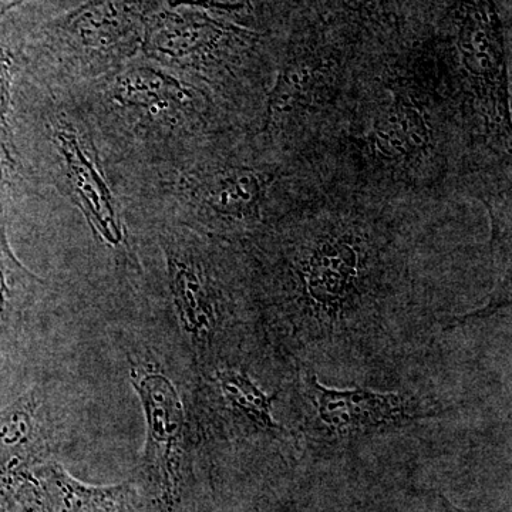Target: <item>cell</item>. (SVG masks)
<instances>
[{"label":"cell","mask_w":512,"mask_h":512,"mask_svg":"<svg viewBox=\"0 0 512 512\" xmlns=\"http://www.w3.org/2000/svg\"><path fill=\"white\" fill-rule=\"evenodd\" d=\"M478 207L386 197L323 174L239 244L259 345L285 366L396 382L463 313L471 284L494 285Z\"/></svg>","instance_id":"1"},{"label":"cell","mask_w":512,"mask_h":512,"mask_svg":"<svg viewBox=\"0 0 512 512\" xmlns=\"http://www.w3.org/2000/svg\"><path fill=\"white\" fill-rule=\"evenodd\" d=\"M319 167L386 197L470 200L466 136L430 37L412 29L363 43L348 106Z\"/></svg>","instance_id":"2"},{"label":"cell","mask_w":512,"mask_h":512,"mask_svg":"<svg viewBox=\"0 0 512 512\" xmlns=\"http://www.w3.org/2000/svg\"><path fill=\"white\" fill-rule=\"evenodd\" d=\"M323 177L319 165L289 160L256 140L232 134L184 164L175 185L183 225L242 244L288 210Z\"/></svg>","instance_id":"3"},{"label":"cell","mask_w":512,"mask_h":512,"mask_svg":"<svg viewBox=\"0 0 512 512\" xmlns=\"http://www.w3.org/2000/svg\"><path fill=\"white\" fill-rule=\"evenodd\" d=\"M362 45L318 15L301 16L279 55L256 140L289 160L318 165L348 106Z\"/></svg>","instance_id":"4"},{"label":"cell","mask_w":512,"mask_h":512,"mask_svg":"<svg viewBox=\"0 0 512 512\" xmlns=\"http://www.w3.org/2000/svg\"><path fill=\"white\" fill-rule=\"evenodd\" d=\"M164 252L171 308L197 376L258 348L241 247L181 225L165 234Z\"/></svg>","instance_id":"5"},{"label":"cell","mask_w":512,"mask_h":512,"mask_svg":"<svg viewBox=\"0 0 512 512\" xmlns=\"http://www.w3.org/2000/svg\"><path fill=\"white\" fill-rule=\"evenodd\" d=\"M458 407L413 390L335 389L320 383L311 367L296 365L289 384L288 423L298 434L302 454L325 458L423 421L447 419Z\"/></svg>","instance_id":"6"},{"label":"cell","mask_w":512,"mask_h":512,"mask_svg":"<svg viewBox=\"0 0 512 512\" xmlns=\"http://www.w3.org/2000/svg\"><path fill=\"white\" fill-rule=\"evenodd\" d=\"M130 382L143 404L146 444L134 471L146 512H204L211 488L201 467L194 410L153 359L130 360Z\"/></svg>","instance_id":"7"},{"label":"cell","mask_w":512,"mask_h":512,"mask_svg":"<svg viewBox=\"0 0 512 512\" xmlns=\"http://www.w3.org/2000/svg\"><path fill=\"white\" fill-rule=\"evenodd\" d=\"M249 360L247 353L197 376L192 410L202 453L208 454L207 466L211 454L221 446L245 447L292 466L302 454L301 441L291 424L279 420L276 412L288 399L293 373L268 393L251 375Z\"/></svg>","instance_id":"8"},{"label":"cell","mask_w":512,"mask_h":512,"mask_svg":"<svg viewBox=\"0 0 512 512\" xmlns=\"http://www.w3.org/2000/svg\"><path fill=\"white\" fill-rule=\"evenodd\" d=\"M151 0H89L56 25L67 60L96 76L119 67L143 40Z\"/></svg>","instance_id":"9"},{"label":"cell","mask_w":512,"mask_h":512,"mask_svg":"<svg viewBox=\"0 0 512 512\" xmlns=\"http://www.w3.org/2000/svg\"><path fill=\"white\" fill-rule=\"evenodd\" d=\"M50 128L70 198L104 245L121 254H130L126 225L92 138L69 117L56 116Z\"/></svg>","instance_id":"10"},{"label":"cell","mask_w":512,"mask_h":512,"mask_svg":"<svg viewBox=\"0 0 512 512\" xmlns=\"http://www.w3.org/2000/svg\"><path fill=\"white\" fill-rule=\"evenodd\" d=\"M52 454L49 407L30 390L0 414V512H16L20 491Z\"/></svg>","instance_id":"11"},{"label":"cell","mask_w":512,"mask_h":512,"mask_svg":"<svg viewBox=\"0 0 512 512\" xmlns=\"http://www.w3.org/2000/svg\"><path fill=\"white\" fill-rule=\"evenodd\" d=\"M16 512H146L133 481L90 485L56 460L37 467L20 491Z\"/></svg>","instance_id":"12"},{"label":"cell","mask_w":512,"mask_h":512,"mask_svg":"<svg viewBox=\"0 0 512 512\" xmlns=\"http://www.w3.org/2000/svg\"><path fill=\"white\" fill-rule=\"evenodd\" d=\"M39 278L25 268L10 251L5 227L0 222V318H6L16 303L25 301Z\"/></svg>","instance_id":"13"},{"label":"cell","mask_w":512,"mask_h":512,"mask_svg":"<svg viewBox=\"0 0 512 512\" xmlns=\"http://www.w3.org/2000/svg\"><path fill=\"white\" fill-rule=\"evenodd\" d=\"M13 74L15 59L8 49L0 45V177L3 175L5 165L13 164V143L9 124Z\"/></svg>","instance_id":"14"},{"label":"cell","mask_w":512,"mask_h":512,"mask_svg":"<svg viewBox=\"0 0 512 512\" xmlns=\"http://www.w3.org/2000/svg\"><path fill=\"white\" fill-rule=\"evenodd\" d=\"M413 512H471L457 507L440 491H421L417 494L416 508Z\"/></svg>","instance_id":"15"},{"label":"cell","mask_w":512,"mask_h":512,"mask_svg":"<svg viewBox=\"0 0 512 512\" xmlns=\"http://www.w3.org/2000/svg\"><path fill=\"white\" fill-rule=\"evenodd\" d=\"M23 2H26V0H0V19H2L10 9L22 5Z\"/></svg>","instance_id":"16"}]
</instances>
